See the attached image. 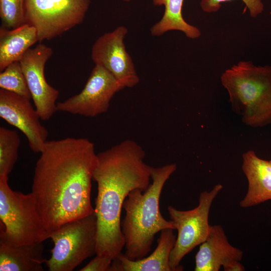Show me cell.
<instances>
[{
  "instance_id": "obj_23",
  "label": "cell",
  "mask_w": 271,
  "mask_h": 271,
  "mask_svg": "<svg viewBox=\"0 0 271 271\" xmlns=\"http://www.w3.org/2000/svg\"><path fill=\"white\" fill-rule=\"evenodd\" d=\"M113 258L109 256L97 255L80 271H109Z\"/></svg>"
},
{
  "instance_id": "obj_1",
  "label": "cell",
  "mask_w": 271,
  "mask_h": 271,
  "mask_svg": "<svg viewBox=\"0 0 271 271\" xmlns=\"http://www.w3.org/2000/svg\"><path fill=\"white\" fill-rule=\"evenodd\" d=\"M35 168L32 193L47 230L94 212L91 181L97 163L86 138L47 141Z\"/></svg>"
},
{
  "instance_id": "obj_2",
  "label": "cell",
  "mask_w": 271,
  "mask_h": 271,
  "mask_svg": "<svg viewBox=\"0 0 271 271\" xmlns=\"http://www.w3.org/2000/svg\"><path fill=\"white\" fill-rule=\"evenodd\" d=\"M143 148L125 140L97 154L93 179L97 184L94 211L97 217L96 254L113 259L125 245L121 228L123 203L134 189L145 191L150 184V166Z\"/></svg>"
},
{
  "instance_id": "obj_17",
  "label": "cell",
  "mask_w": 271,
  "mask_h": 271,
  "mask_svg": "<svg viewBox=\"0 0 271 271\" xmlns=\"http://www.w3.org/2000/svg\"><path fill=\"white\" fill-rule=\"evenodd\" d=\"M39 41L36 29L25 23L13 29L0 28V71L19 61L30 47Z\"/></svg>"
},
{
  "instance_id": "obj_15",
  "label": "cell",
  "mask_w": 271,
  "mask_h": 271,
  "mask_svg": "<svg viewBox=\"0 0 271 271\" xmlns=\"http://www.w3.org/2000/svg\"><path fill=\"white\" fill-rule=\"evenodd\" d=\"M173 230L161 231L156 249L147 257L132 260L121 252L113 259L109 271H172L170 256L176 240Z\"/></svg>"
},
{
  "instance_id": "obj_21",
  "label": "cell",
  "mask_w": 271,
  "mask_h": 271,
  "mask_svg": "<svg viewBox=\"0 0 271 271\" xmlns=\"http://www.w3.org/2000/svg\"><path fill=\"white\" fill-rule=\"evenodd\" d=\"M25 0H0L2 26L13 29L25 24Z\"/></svg>"
},
{
  "instance_id": "obj_9",
  "label": "cell",
  "mask_w": 271,
  "mask_h": 271,
  "mask_svg": "<svg viewBox=\"0 0 271 271\" xmlns=\"http://www.w3.org/2000/svg\"><path fill=\"white\" fill-rule=\"evenodd\" d=\"M123 88L108 71L95 65L81 91L57 103V110L95 117L107 112L114 95Z\"/></svg>"
},
{
  "instance_id": "obj_10",
  "label": "cell",
  "mask_w": 271,
  "mask_h": 271,
  "mask_svg": "<svg viewBox=\"0 0 271 271\" xmlns=\"http://www.w3.org/2000/svg\"><path fill=\"white\" fill-rule=\"evenodd\" d=\"M53 54L52 48L39 44L29 49L19 61L35 109L41 119H49L57 110L58 90L50 85L44 75L45 64Z\"/></svg>"
},
{
  "instance_id": "obj_4",
  "label": "cell",
  "mask_w": 271,
  "mask_h": 271,
  "mask_svg": "<svg viewBox=\"0 0 271 271\" xmlns=\"http://www.w3.org/2000/svg\"><path fill=\"white\" fill-rule=\"evenodd\" d=\"M233 110L253 127L271 123V66L240 61L222 74Z\"/></svg>"
},
{
  "instance_id": "obj_26",
  "label": "cell",
  "mask_w": 271,
  "mask_h": 271,
  "mask_svg": "<svg viewBox=\"0 0 271 271\" xmlns=\"http://www.w3.org/2000/svg\"><path fill=\"white\" fill-rule=\"evenodd\" d=\"M269 164H270V167H271V160L269 161Z\"/></svg>"
},
{
  "instance_id": "obj_16",
  "label": "cell",
  "mask_w": 271,
  "mask_h": 271,
  "mask_svg": "<svg viewBox=\"0 0 271 271\" xmlns=\"http://www.w3.org/2000/svg\"><path fill=\"white\" fill-rule=\"evenodd\" d=\"M43 242L19 245L0 243V271H42Z\"/></svg>"
},
{
  "instance_id": "obj_3",
  "label": "cell",
  "mask_w": 271,
  "mask_h": 271,
  "mask_svg": "<svg viewBox=\"0 0 271 271\" xmlns=\"http://www.w3.org/2000/svg\"><path fill=\"white\" fill-rule=\"evenodd\" d=\"M177 169L175 163L160 167L151 166L152 183L145 191L134 189L125 199L122 209L125 215L121 221L125 241V255L136 260L150 252L156 234L162 230L175 229L173 221L161 214L160 198L164 186Z\"/></svg>"
},
{
  "instance_id": "obj_6",
  "label": "cell",
  "mask_w": 271,
  "mask_h": 271,
  "mask_svg": "<svg viewBox=\"0 0 271 271\" xmlns=\"http://www.w3.org/2000/svg\"><path fill=\"white\" fill-rule=\"evenodd\" d=\"M97 217L95 211L67 222L50 233L54 243L45 264L50 271H72L96 254Z\"/></svg>"
},
{
  "instance_id": "obj_12",
  "label": "cell",
  "mask_w": 271,
  "mask_h": 271,
  "mask_svg": "<svg viewBox=\"0 0 271 271\" xmlns=\"http://www.w3.org/2000/svg\"><path fill=\"white\" fill-rule=\"evenodd\" d=\"M30 100L1 89L0 117L25 134L33 152L40 153L47 141L48 131L41 124V118Z\"/></svg>"
},
{
  "instance_id": "obj_11",
  "label": "cell",
  "mask_w": 271,
  "mask_h": 271,
  "mask_svg": "<svg viewBox=\"0 0 271 271\" xmlns=\"http://www.w3.org/2000/svg\"><path fill=\"white\" fill-rule=\"evenodd\" d=\"M127 31L121 26L99 37L92 46L91 58L95 65L108 71L124 88H132L139 83L140 78L124 43Z\"/></svg>"
},
{
  "instance_id": "obj_13",
  "label": "cell",
  "mask_w": 271,
  "mask_h": 271,
  "mask_svg": "<svg viewBox=\"0 0 271 271\" xmlns=\"http://www.w3.org/2000/svg\"><path fill=\"white\" fill-rule=\"evenodd\" d=\"M242 251L228 241L220 225H211L208 236L195 255V271H218L234 261H240Z\"/></svg>"
},
{
  "instance_id": "obj_19",
  "label": "cell",
  "mask_w": 271,
  "mask_h": 271,
  "mask_svg": "<svg viewBox=\"0 0 271 271\" xmlns=\"http://www.w3.org/2000/svg\"><path fill=\"white\" fill-rule=\"evenodd\" d=\"M20 144L17 130L0 127V176H8L11 173L18 158Z\"/></svg>"
},
{
  "instance_id": "obj_22",
  "label": "cell",
  "mask_w": 271,
  "mask_h": 271,
  "mask_svg": "<svg viewBox=\"0 0 271 271\" xmlns=\"http://www.w3.org/2000/svg\"><path fill=\"white\" fill-rule=\"evenodd\" d=\"M232 0H201L200 7L206 13L217 12L221 6V3ZM248 9L252 18H256L264 10V5L261 0H241Z\"/></svg>"
},
{
  "instance_id": "obj_25",
  "label": "cell",
  "mask_w": 271,
  "mask_h": 271,
  "mask_svg": "<svg viewBox=\"0 0 271 271\" xmlns=\"http://www.w3.org/2000/svg\"><path fill=\"white\" fill-rule=\"evenodd\" d=\"M121 1H124V2H129L130 1V0H121Z\"/></svg>"
},
{
  "instance_id": "obj_18",
  "label": "cell",
  "mask_w": 271,
  "mask_h": 271,
  "mask_svg": "<svg viewBox=\"0 0 271 271\" xmlns=\"http://www.w3.org/2000/svg\"><path fill=\"white\" fill-rule=\"evenodd\" d=\"M184 0H153L155 6H164L165 11L162 19L151 29L154 36H160L167 32L177 30L184 33L190 39H195L201 35L200 30L188 23L182 16Z\"/></svg>"
},
{
  "instance_id": "obj_8",
  "label": "cell",
  "mask_w": 271,
  "mask_h": 271,
  "mask_svg": "<svg viewBox=\"0 0 271 271\" xmlns=\"http://www.w3.org/2000/svg\"><path fill=\"white\" fill-rule=\"evenodd\" d=\"M90 0H25V23L38 40H51L82 23Z\"/></svg>"
},
{
  "instance_id": "obj_7",
  "label": "cell",
  "mask_w": 271,
  "mask_h": 271,
  "mask_svg": "<svg viewBox=\"0 0 271 271\" xmlns=\"http://www.w3.org/2000/svg\"><path fill=\"white\" fill-rule=\"evenodd\" d=\"M222 188V185L219 184L209 191L202 192L198 206L192 209L183 211L172 206L168 207L170 218L178 232L170 256L172 271L183 270V267L180 264L182 259L207 239L211 227L209 224L210 208Z\"/></svg>"
},
{
  "instance_id": "obj_20",
  "label": "cell",
  "mask_w": 271,
  "mask_h": 271,
  "mask_svg": "<svg viewBox=\"0 0 271 271\" xmlns=\"http://www.w3.org/2000/svg\"><path fill=\"white\" fill-rule=\"evenodd\" d=\"M0 87L29 99L32 98L19 61L11 63L1 71Z\"/></svg>"
},
{
  "instance_id": "obj_5",
  "label": "cell",
  "mask_w": 271,
  "mask_h": 271,
  "mask_svg": "<svg viewBox=\"0 0 271 271\" xmlns=\"http://www.w3.org/2000/svg\"><path fill=\"white\" fill-rule=\"evenodd\" d=\"M0 243L19 245L49 238L33 193L12 190L7 176H0Z\"/></svg>"
},
{
  "instance_id": "obj_14",
  "label": "cell",
  "mask_w": 271,
  "mask_h": 271,
  "mask_svg": "<svg viewBox=\"0 0 271 271\" xmlns=\"http://www.w3.org/2000/svg\"><path fill=\"white\" fill-rule=\"evenodd\" d=\"M242 170L248 181V189L240 206L246 208L271 200L269 161L259 158L253 151H248L242 155Z\"/></svg>"
},
{
  "instance_id": "obj_24",
  "label": "cell",
  "mask_w": 271,
  "mask_h": 271,
  "mask_svg": "<svg viewBox=\"0 0 271 271\" xmlns=\"http://www.w3.org/2000/svg\"><path fill=\"white\" fill-rule=\"evenodd\" d=\"M225 271H244V266L240 262V261H234L230 263L224 269Z\"/></svg>"
}]
</instances>
